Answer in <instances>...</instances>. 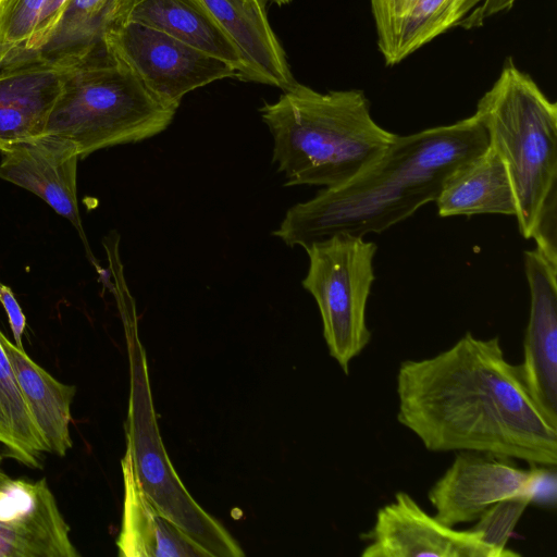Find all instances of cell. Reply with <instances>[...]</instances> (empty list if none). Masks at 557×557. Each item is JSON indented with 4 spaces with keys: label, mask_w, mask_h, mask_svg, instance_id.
<instances>
[{
    "label": "cell",
    "mask_w": 557,
    "mask_h": 557,
    "mask_svg": "<svg viewBox=\"0 0 557 557\" xmlns=\"http://www.w3.org/2000/svg\"><path fill=\"white\" fill-rule=\"evenodd\" d=\"M397 420L431 451H473L531 466L557 463V426L530 395L498 336L467 332L448 349L405 360Z\"/></svg>",
    "instance_id": "6da1fadb"
},
{
    "label": "cell",
    "mask_w": 557,
    "mask_h": 557,
    "mask_svg": "<svg viewBox=\"0 0 557 557\" xmlns=\"http://www.w3.org/2000/svg\"><path fill=\"white\" fill-rule=\"evenodd\" d=\"M487 146V134L474 114L398 135L354 178L290 207L273 235L289 247L306 248L338 233H382L435 201L455 170Z\"/></svg>",
    "instance_id": "7a4b0ae2"
},
{
    "label": "cell",
    "mask_w": 557,
    "mask_h": 557,
    "mask_svg": "<svg viewBox=\"0 0 557 557\" xmlns=\"http://www.w3.org/2000/svg\"><path fill=\"white\" fill-rule=\"evenodd\" d=\"M259 112L285 186L344 184L380 159L398 136L374 121L358 89L320 92L296 82Z\"/></svg>",
    "instance_id": "3957f363"
},
{
    "label": "cell",
    "mask_w": 557,
    "mask_h": 557,
    "mask_svg": "<svg viewBox=\"0 0 557 557\" xmlns=\"http://www.w3.org/2000/svg\"><path fill=\"white\" fill-rule=\"evenodd\" d=\"M504 161L525 239L557 261V106L511 58L473 113Z\"/></svg>",
    "instance_id": "277c9868"
},
{
    "label": "cell",
    "mask_w": 557,
    "mask_h": 557,
    "mask_svg": "<svg viewBox=\"0 0 557 557\" xmlns=\"http://www.w3.org/2000/svg\"><path fill=\"white\" fill-rule=\"evenodd\" d=\"M176 111L103 51L67 69L44 134L72 144L83 159L160 134Z\"/></svg>",
    "instance_id": "5b68a950"
},
{
    "label": "cell",
    "mask_w": 557,
    "mask_h": 557,
    "mask_svg": "<svg viewBox=\"0 0 557 557\" xmlns=\"http://www.w3.org/2000/svg\"><path fill=\"white\" fill-rule=\"evenodd\" d=\"M123 317L129 361L126 448L140 488L210 557H242L245 554L236 541L193 498L171 463L156 419L147 358L138 337L136 315L132 311Z\"/></svg>",
    "instance_id": "8992f818"
},
{
    "label": "cell",
    "mask_w": 557,
    "mask_h": 557,
    "mask_svg": "<svg viewBox=\"0 0 557 557\" xmlns=\"http://www.w3.org/2000/svg\"><path fill=\"white\" fill-rule=\"evenodd\" d=\"M309 267L301 284L314 298L330 356L345 374L371 341L367 304L376 245L362 236L334 234L304 248Z\"/></svg>",
    "instance_id": "52a82bcc"
},
{
    "label": "cell",
    "mask_w": 557,
    "mask_h": 557,
    "mask_svg": "<svg viewBox=\"0 0 557 557\" xmlns=\"http://www.w3.org/2000/svg\"><path fill=\"white\" fill-rule=\"evenodd\" d=\"M103 49L131 71L159 100L177 110L190 91L225 78H238L227 63L150 26L117 20Z\"/></svg>",
    "instance_id": "ba28073f"
},
{
    "label": "cell",
    "mask_w": 557,
    "mask_h": 557,
    "mask_svg": "<svg viewBox=\"0 0 557 557\" xmlns=\"http://www.w3.org/2000/svg\"><path fill=\"white\" fill-rule=\"evenodd\" d=\"M453 463L428 492L435 518L448 527L478 520L491 506L510 498L555 502L556 475L542 466L521 469L510 459L457 451Z\"/></svg>",
    "instance_id": "9c48e42d"
},
{
    "label": "cell",
    "mask_w": 557,
    "mask_h": 557,
    "mask_svg": "<svg viewBox=\"0 0 557 557\" xmlns=\"http://www.w3.org/2000/svg\"><path fill=\"white\" fill-rule=\"evenodd\" d=\"M362 537L368 542L362 557H503L480 531L442 523L406 492L377 510L373 528Z\"/></svg>",
    "instance_id": "30bf717a"
},
{
    "label": "cell",
    "mask_w": 557,
    "mask_h": 557,
    "mask_svg": "<svg viewBox=\"0 0 557 557\" xmlns=\"http://www.w3.org/2000/svg\"><path fill=\"white\" fill-rule=\"evenodd\" d=\"M530 312L523 339V382L544 417L557 426V261L537 248L523 252Z\"/></svg>",
    "instance_id": "8fae6325"
},
{
    "label": "cell",
    "mask_w": 557,
    "mask_h": 557,
    "mask_svg": "<svg viewBox=\"0 0 557 557\" xmlns=\"http://www.w3.org/2000/svg\"><path fill=\"white\" fill-rule=\"evenodd\" d=\"M46 479L0 487V557H77Z\"/></svg>",
    "instance_id": "7c38bea8"
},
{
    "label": "cell",
    "mask_w": 557,
    "mask_h": 557,
    "mask_svg": "<svg viewBox=\"0 0 557 557\" xmlns=\"http://www.w3.org/2000/svg\"><path fill=\"white\" fill-rule=\"evenodd\" d=\"M0 152V178L41 198L58 214L70 220L83 236L77 203L79 156L75 147L44 134L13 144Z\"/></svg>",
    "instance_id": "4fadbf2b"
},
{
    "label": "cell",
    "mask_w": 557,
    "mask_h": 557,
    "mask_svg": "<svg viewBox=\"0 0 557 557\" xmlns=\"http://www.w3.org/2000/svg\"><path fill=\"white\" fill-rule=\"evenodd\" d=\"M67 69L38 58L0 69V151L44 135Z\"/></svg>",
    "instance_id": "5bb4252c"
},
{
    "label": "cell",
    "mask_w": 557,
    "mask_h": 557,
    "mask_svg": "<svg viewBox=\"0 0 557 557\" xmlns=\"http://www.w3.org/2000/svg\"><path fill=\"white\" fill-rule=\"evenodd\" d=\"M226 33L245 65V82L283 90L296 79L285 50L268 18L267 8L249 0H198Z\"/></svg>",
    "instance_id": "9a60e30c"
},
{
    "label": "cell",
    "mask_w": 557,
    "mask_h": 557,
    "mask_svg": "<svg viewBox=\"0 0 557 557\" xmlns=\"http://www.w3.org/2000/svg\"><path fill=\"white\" fill-rule=\"evenodd\" d=\"M124 503L119 555L125 557H210L145 495L137 481L129 449L121 461Z\"/></svg>",
    "instance_id": "2e32d148"
},
{
    "label": "cell",
    "mask_w": 557,
    "mask_h": 557,
    "mask_svg": "<svg viewBox=\"0 0 557 557\" xmlns=\"http://www.w3.org/2000/svg\"><path fill=\"white\" fill-rule=\"evenodd\" d=\"M119 20L134 21L214 57L244 81L243 58L226 33L198 0H129Z\"/></svg>",
    "instance_id": "e0dca14e"
},
{
    "label": "cell",
    "mask_w": 557,
    "mask_h": 557,
    "mask_svg": "<svg viewBox=\"0 0 557 557\" xmlns=\"http://www.w3.org/2000/svg\"><path fill=\"white\" fill-rule=\"evenodd\" d=\"M434 202L443 218L517 213L507 168L490 146L455 170Z\"/></svg>",
    "instance_id": "ac0fdd59"
},
{
    "label": "cell",
    "mask_w": 557,
    "mask_h": 557,
    "mask_svg": "<svg viewBox=\"0 0 557 557\" xmlns=\"http://www.w3.org/2000/svg\"><path fill=\"white\" fill-rule=\"evenodd\" d=\"M0 342L48 451L60 457L65 456L73 445L70 424L75 386L55 380L33 361L24 348L11 343L1 331Z\"/></svg>",
    "instance_id": "d6986e66"
},
{
    "label": "cell",
    "mask_w": 557,
    "mask_h": 557,
    "mask_svg": "<svg viewBox=\"0 0 557 557\" xmlns=\"http://www.w3.org/2000/svg\"><path fill=\"white\" fill-rule=\"evenodd\" d=\"M129 0H70L35 58L70 67L104 51L103 38Z\"/></svg>",
    "instance_id": "ffe728a7"
},
{
    "label": "cell",
    "mask_w": 557,
    "mask_h": 557,
    "mask_svg": "<svg viewBox=\"0 0 557 557\" xmlns=\"http://www.w3.org/2000/svg\"><path fill=\"white\" fill-rule=\"evenodd\" d=\"M70 0H1L0 69L34 59Z\"/></svg>",
    "instance_id": "44dd1931"
},
{
    "label": "cell",
    "mask_w": 557,
    "mask_h": 557,
    "mask_svg": "<svg viewBox=\"0 0 557 557\" xmlns=\"http://www.w3.org/2000/svg\"><path fill=\"white\" fill-rule=\"evenodd\" d=\"M0 444L5 447L10 457L32 468H41L42 453H49L22 395L1 342Z\"/></svg>",
    "instance_id": "7402d4cb"
},
{
    "label": "cell",
    "mask_w": 557,
    "mask_h": 557,
    "mask_svg": "<svg viewBox=\"0 0 557 557\" xmlns=\"http://www.w3.org/2000/svg\"><path fill=\"white\" fill-rule=\"evenodd\" d=\"M466 0H417L404 21L386 65H395L429 44L462 18L461 9Z\"/></svg>",
    "instance_id": "603a6c76"
},
{
    "label": "cell",
    "mask_w": 557,
    "mask_h": 557,
    "mask_svg": "<svg viewBox=\"0 0 557 557\" xmlns=\"http://www.w3.org/2000/svg\"><path fill=\"white\" fill-rule=\"evenodd\" d=\"M532 500L527 497L510 498L494 504L478 519L473 529L483 534L484 541L498 550L503 557L519 556L507 548L508 540Z\"/></svg>",
    "instance_id": "cb8c5ba5"
},
{
    "label": "cell",
    "mask_w": 557,
    "mask_h": 557,
    "mask_svg": "<svg viewBox=\"0 0 557 557\" xmlns=\"http://www.w3.org/2000/svg\"><path fill=\"white\" fill-rule=\"evenodd\" d=\"M417 0H370L377 35V47L387 64L395 48L400 27Z\"/></svg>",
    "instance_id": "d4e9b609"
},
{
    "label": "cell",
    "mask_w": 557,
    "mask_h": 557,
    "mask_svg": "<svg viewBox=\"0 0 557 557\" xmlns=\"http://www.w3.org/2000/svg\"><path fill=\"white\" fill-rule=\"evenodd\" d=\"M0 304L2 305L10 327L15 341V345L20 348H23L22 336L24 334L26 327V318L22 311V308L16 300L12 289L0 282Z\"/></svg>",
    "instance_id": "484cf974"
},
{
    "label": "cell",
    "mask_w": 557,
    "mask_h": 557,
    "mask_svg": "<svg viewBox=\"0 0 557 557\" xmlns=\"http://www.w3.org/2000/svg\"><path fill=\"white\" fill-rule=\"evenodd\" d=\"M515 2L516 0H483L459 22L458 26L466 29L480 27L493 15L510 10Z\"/></svg>",
    "instance_id": "4316f807"
},
{
    "label": "cell",
    "mask_w": 557,
    "mask_h": 557,
    "mask_svg": "<svg viewBox=\"0 0 557 557\" xmlns=\"http://www.w3.org/2000/svg\"><path fill=\"white\" fill-rule=\"evenodd\" d=\"M483 0H466L462 9H461V15L462 18L468 15L476 5H479ZM461 18V20H462Z\"/></svg>",
    "instance_id": "83f0119b"
},
{
    "label": "cell",
    "mask_w": 557,
    "mask_h": 557,
    "mask_svg": "<svg viewBox=\"0 0 557 557\" xmlns=\"http://www.w3.org/2000/svg\"><path fill=\"white\" fill-rule=\"evenodd\" d=\"M11 478L0 468V487L7 484Z\"/></svg>",
    "instance_id": "f1b7e54d"
},
{
    "label": "cell",
    "mask_w": 557,
    "mask_h": 557,
    "mask_svg": "<svg viewBox=\"0 0 557 557\" xmlns=\"http://www.w3.org/2000/svg\"><path fill=\"white\" fill-rule=\"evenodd\" d=\"M292 1L293 0H269V2L274 3V4L278 5V7L288 4Z\"/></svg>",
    "instance_id": "f546056e"
},
{
    "label": "cell",
    "mask_w": 557,
    "mask_h": 557,
    "mask_svg": "<svg viewBox=\"0 0 557 557\" xmlns=\"http://www.w3.org/2000/svg\"><path fill=\"white\" fill-rule=\"evenodd\" d=\"M260 7L267 8V4L269 3V0H249Z\"/></svg>",
    "instance_id": "4dcf8cb0"
}]
</instances>
